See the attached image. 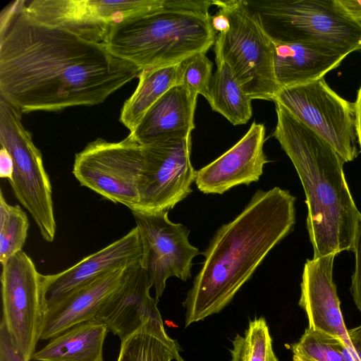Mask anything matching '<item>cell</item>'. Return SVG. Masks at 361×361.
I'll return each instance as SVG.
<instances>
[{"label":"cell","instance_id":"obj_1","mask_svg":"<svg viewBox=\"0 0 361 361\" xmlns=\"http://www.w3.org/2000/svg\"><path fill=\"white\" fill-rule=\"evenodd\" d=\"M16 1L1 13L0 97L22 114L103 103L141 70L104 43L40 23Z\"/></svg>","mask_w":361,"mask_h":361},{"label":"cell","instance_id":"obj_2","mask_svg":"<svg viewBox=\"0 0 361 361\" xmlns=\"http://www.w3.org/2000/svg\"><path fill=\"white\" fill-rule=\"evenodd\" d=\"M295 197L275 187L258 190L245 209L216 232L183 302L185 327L219 313L295 223Z\"/></svg>","mask_w":361,"mask_h":361},{"label":"cell","instance_id":"obj_3","mask_svg":"<svg viewBox=\"0 0 361 361\" xmlns=\"http://www.w3.org/2000/svg\"><path fill=\"white\" fill-rule=\"evenodd\" d=\"M275 106L273 136L292 161L304 188L313 258L351 250L360 212L345 180V160L283 106Z\"/></svg>","mask_w":361,"mask_h":361},{"label":"cell","instance_id":"obj_4","mask_svg":"<svg viewBox=\"0 0 361 361\" xmlns=\"http://www.w3.org/2000/svg\"><path fill=\"white\" fill-rule=\"evenodd\" d=\"M212 5L213 0H165L159 9L114 25L103 43L141 71L178 64L214 44Z\"/></svg>","mask_w":361,"mask_h":361},{"label":"cell","instance_id":"obj_5","mask_svg":"<svg viewBox=\"0 0 361 361\" xmlns=\"http://www.w3.org/2000/svg\"><path fill=\"white\" fill-rule=\"evenodd\" d=\"M274 43L324 45L348 54L361 50V22L337 0H243Z\"/></svg>","mask_w":361,"mask_h":361},{"label":"cell","instance_id":"obj_6","mask_svg":"<svg viewBox=\"0 0 361 361\" xmlns=\"http://www.w3.org/2000/svg\"><path fill=\"white\" fill-rule=\"evenodd\" d=\"M229 21L214 43L216 63H226L252 99L273 101L280 88L274 71V44L243 0H213Z\"/></svg>","mask_w":361,"mask_h":361},{"label":"cell","instance_id":"obj_7","mask_svg":"<svg viewBox=\"0 0 361 361\" xmlns=\"http://www.w3.org/2000/svg\"><path fill=\"white\" fill-rule=\"evenodd\" d=\"M22 114L0 97V144L10 153L14 164L13 178L8 182L43 239L51 243L56 231L51 184L42 154L23 125Z\"/></svg>","mask_w":361,"mask_h":361},{"label":"cell","instance_id":"obj_8","mask_svg":"<svg viewBox=\"0 0 361 361\" xmlns=\"http://www.w3.org/2000/svg\"><path fill=\"white\" fill-rule=\"evenodd\" d=\"M142 165V146L130 133L119 142H89L75 154L72 173L81 185L136 212Z\"/></svg>","mask_w":361,"mask_h":361},{"label":"cell","instance_id":"obj_9","mask_svg":"<svg viewBox=\"0 0 361 361\" xmlns=\"http://www.w3.org/2000/svg\"><path fill=\"white\" fill-rule=\"evenodd\" d=\"M273 102L325 140L345 162L357 157L355 102L339 96L324 78L281 88Z\"/></svg>","mask_w":361,"mask_h":361},{"label":"cell","instance_id":"obj_10","mask_svg":"<svg viewBox=\"0 0 361 361\" xmlns=\"http://www.w3.org/2000/svg\"><path fill=\"white\" fill-rule=\"evenodd\" d=\"M1 267V322L18 353L25 361H31L46 312L44 275L23 250Z\"/></svg>","mask_w":361,"mask_h":361},{"label":"cell","instance_id":"obj_11","mask_svg":"<svg viewBox=\"0 0 361 361\" xmlns=\"http://www.w3.org/2000/svg\"><path fill=\"white\" fill-rule=\"evenodd\" d=\"M164 4L165 0H34L25 4L24 11L40 23L103 43L114 25L159 9Z\"/></svg>","mask_w":361,"mask_h":361},{"label":"cell","instance_id":"obj_12","mask_svg":"<svg viewBox=\"0 0 361 361\" xmlns=\"http://www.w3.org/2000/svg\"><path fill=\"white\" fill-rule=\"evenodd\" d=\"M141 146L143 165L136 212L169 211L192 192L196 171L190 161L191 137Z\"/></svg>","mask_w":361,"mask_h":361},{"label":"cell","instance_id":"obj_13","mask_svg":"<svg viewBox=\"0 0 361 361\" xmlns=\"http://www.w3.org/2000/svg\"><path fill=\"white\" fill-rule=\"evenodd\" d=\"M142 245L141 267L147 271L159 301L170 277H191L193 258L200 254L188 239L190 230L168 217L169 211L132 212Z\"/></svg>","mask_w":361,"mask_h":361},{"label":"cell","instance_id":"obj_14","mask_svg":"<svg viewBox=\"0 0 361 361\" xmlns=\"http://www.w3.org/2000/svg\"><path fill=\"white\" fill-rule=\"evenodd\" d=\"M264 139V126L253 122L235 145L196 171L198 190L204 194L221 195L234 186L258 181L269 161L263 149Z\"/></svg>","mask_w":361,"mask_h":361},{"label":"cell","instance_id":"obj_15","mask_svg":"<svg viewBox=\"0 0 361 361\" xmlns=\"http://www.w3.org/2000/svg\"><path fill=\"white\" fill-rule=\"evenodd\" d=\"M335 256L331 254L306 261L299 305L307 314L309 328L341 340L356 354L343 321L336 286L333 281Z\"/></svg>","mask_w":361,"mask_h":361},{"label":"cell","instance_id":"obj_16","mask_svg":"<svg viewBox=\"0 0 361 361\" xmlns=\"http://www.w3.org/2000/svg\"><path fill=\"white\" fill-rule=\"evenodd\" d=\"M142 245L137 226L102 250L54 274L44 275L46 310L66 294L106 272L140 264Z\"/></svg>","mask_w":361,"mask_h":361},{"label":"cell","instance_id":"obj_17","mask_svg":"<svg viewBox=\"0 0 361 361\" xmlns=\"http://www.w3.org/2000/svg\"><path fill=\"white\" fill-rule=\"evenodd\" d=\"M137 265L101 274L47 307L40 340L51 339L76 324L94 319L103 303L124 283Z\"/></svg>","mask_w":361,"mask_h":361},{"label":"cell","instance_id":"obj_18","mask_svg":"<svg viewBox=\"0 0 361 361\" xmlns=\"http://www.w3.org/2000/svg\"><path fill=\"white\" fill-rule=\"evenodd\" d=\"M152 284L140 264L135 266L124 283L103 303L95 319L106 326L121 341L136 331L148 320L164 325Z\"/></svg>","mask_w":361,"mask_h":361},{"label":"cell","instance_id":"obj_19","mask_svg":"<svg viewBox=\"0 0 361 361\" xmlns=\"http://www.w3.org/2000/svg\"><path fill=\"white\" fill-rule=\"evenodd\" d=\"M197 95L183 84L173 86L152 106L130 133L141 145L191 137Z\"/></svg>","mask_w":361,"mask_h":361},{"label":"cell","instance_id":"obj_20","mask_svg":"<svg viewBox=\"0 0 361 361\" xmlns=\"http://www.w3.org/2000/svg\"><path fill=\"white\" fill-rule=\"evenodd\" d=\"M274 44V71L280 89L324 78L348 55L338 49L320 44Z\"/></svg>","mask_w":361,"mask_h":361},{"label":"cell","instance_id":"obj_21","mask_svg":"<svg viewBox=\"0 0 361 361\" xmlns=\"http://www.w3.org/2000/svg\"><path fill=\"white\" fill-rule=\"evenodd\" d=\"M109 329L95 318L76 324L50 339L35 353V361H104L103 346Z\"/></svg>","mask_w":361,"mask_h":361},{"label":"cell","instance_id":"obj_22","mask_svg":"<svg viewBox=\"0 0 361 361\" xmlns=\"http://www.w3.org/2000/svg\"><path fill=\"white\" fill-rule=\"evenodd\" d=\"M138 84L124 102L120 122L134 132L152 106L173 86L180 84L178 63L141 71Z\"/></svg>","mask_w":361,"mask_h":361},{"label":"cell","instance_id":"obj_23","mask_svg":"<svg viewBox=\"0 0 361 361\" xmlns=\"http://www.w3.org/2000/svg\"><path fill=\"white\" fill-rule=\"evenodd\" d=\"M179 357L178 344L164 325L148 320L121 341L117 361H172Z\"/></svg>","mask_w":361,"mask_h":361},{"label":"cell","instance_id":"obj_24","mask_svg":"<svg viewBox=\"0 0 361 361\" xmlns=\"http://www.w3.org/2000/svg\"><path fill=\"white\" fill-rule=\"evenodd\" d=\"M208 102L212 110L233 125L246 123L252 116V99L244 92L224 62L216 63Z\"/></svg>","mask_w":361,"mask_h":361},{"label":"cell","instance_id":"obj_25","mask_svg":"<svg viewBox=\"0 0 361 361\" xmlns=\"http://www.w3.org/2000/svg\"><path fill=\"white\" fill-rule=\"evenodd\" d=\"M231 353V361H279L264 317L250 321L243 336L236 335Z\"/></svg>","mask_w":361,"mask_h":361},{"label":"cell","instance_id":"obj_26","mask_svg":"<svg viewBox=\"0 0 361 361\" xmlns=\"http://www.w3.org/2000/svg\"><path fill=\"white\" fill-rule=\"evenodd\" d=\"M27 214L17 205L9 204L0 190V262L23 250L27 237Z\"/></svg>","mask_w":361,"mask_h":361},{"label":"cell","instance_id":"obj_27","mask_svg":"<svg viewBox=\"0 0 361 361\" xmlns=\"http://www.w3.org/2000/svg\"><path fill=\"white\" fill-rule=\"evenodd\" d=\"M341 340L310 328L291 346L293 361H345Z\"/></svg>","mask_w":361,"mask_h":361},{"label":"cell","instance_id":"obj_28","mask_svg":"<svg viewBox=\"0 0 361 361\" xmlns=\"http://www.w3.org/2000/svg\"><path fill=\"white\" fill-rule=\"evenodd\" d=\"M207 52L193 54L178 63L180 84L188 86L208 102L212 75V62L206 56Z\"/></svg>","mask_w":361,"mask_h":361},{"label":"cell","instance_id":"obj_29","mask_svg":"<svg viewBox=\"0 0 361 361\" xmlns=\"http://www.w3.org/2000/svg\"><path fill=\"white\" fill-rule=\"evenodd\" d=\"M351 250L355 253V267L352 276L350 291L354 302L361 312V213L358 215Z\"/></svg>","mask_w":361,"mask_h":361},{"label":"cell","instance_id":"obj_30","mask_svg":"<svg viewBox=\"0 0 361 361\" xmlns=\"http://www.w3.org/2000/svg\"><path fill=\"white\" fill-rule=\"evenodd\" d=\"M0 361H25L13 346L2 322L0 324Z\"/></svg>","mask_w":361,"mask_h":361},{"label":"cell","instance_id":"obj_31","mask_svg":"<svg viewBox=\"0 0 361 361\" xmlns=\"http://www.w3.org/2000/svg\"><path fill=\"white\" fill-rule=\"evenodd\" d=\"M14 164L10 153L3 147L0 150V177L10 181L13 178Z\"/></svg>","mask_w":361,"mask_h":361},{"label":"cell","instance_id":"obj_32","mask_svg":"<svg viewBox=\"0 0 361 361\" xmlns=\"http://www.w3.org/2000/svg\"><path fill=\"white\" fill-rule=\"evenodd\" d=\"M344 11L355 20L361 22V0H337Z\"/></svg>","mask_w":361,"mask_h":361},{"label":"cell","instance_id":"obj_33","mask_svg":"<svg viewBox=\"0 0 361 361\" xmlns=\"http://www.w3.org/2000/svg\"><path fill=\"white\" fill-rule=\"evenodd\" d=\"M211 25L214 32L218 33L225 32L229 26L227 16L220 10L211 16Z\"/></svg>","mask_w":361,"mask_h":361},{"label":"cell","instance_id":"obj_34","mask_svg":"<svg viewBox=\"0 0 361 361\" xmlns=\"http://www.w3.org/2000/svg\"><path fill=\"white\" fill-rule=\"evenodd\" d=\"M348 332L353 349L361 361V325L348 330Z\"/></svg>","mask_w":361,"mask_h":361},{"label":"cell","instance_id":"obj_35","mask_svg":"<svg viewBox=\"0 0 361 361\" xmlns=\"http://www.w3.org/2000/svg\"><path fill=\"white\" fill-rule=\"evenodd\" d=\"M355 116H356V130L357 141L361 151V86L360 87L357 99L355 102Z\"/></svg>","mask_w":361,"mask_h":361},{"label":"cell","instance_id":"obj_36","mask_svg":"<svg viewBox=\"0 0 361 361\" xmlns=\"http://www.w3.org/2000/svg\"><path fill=\"white\" fill-rule=\"evenodd\" d=\"M176 361H185V360L180 356Z\"/></svg>","mask_w":361,"mask_h":361}]
</instances>
